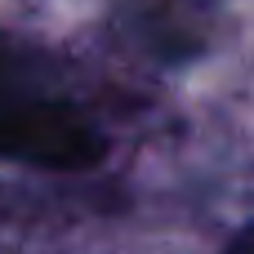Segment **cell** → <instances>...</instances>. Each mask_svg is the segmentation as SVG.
<instances>
[{
  "mask_svg": "<svg viewBox=\"0 0 254 254\" xmlns=\"http://www.w3.org/2000/svg\"><path fill=\"white\" fill-rule=\"evenodd\" d=\"M223 254H254V223H246L232 241H228V250Z\"/></svg>",
  "mask_w": 254,
  "mask_h": 254,
  "instance_id": "2",
  "label": "cell"
},
{
  "mask_svg": "<svg viewBox=\"0 0 254 254\" xmlns=\"http://www.w3.org/2000/svg\"><path fill=\"white\" fill-rule=\"evenodd\" d=\"M107 138L63 103H27L0 112V161L49 174H85L103 165Z\"/></svg>",
  "mask_w": 254,
  "mask_h": 254,
  "instance_id": "1",
  "label": "cell"
}]
</instances>
